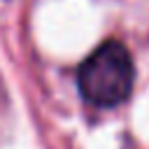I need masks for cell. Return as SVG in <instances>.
<instances>
[{
    "mask_svg": "<svg viewBox=\"0 0 149 149\" xmlns=\"http://www.w3.org/2000/svg\"><path fill=\"white\" fill-rule=\"evenodd\" d=\"M135 84V63L128 47L119 40L100 42L77 68V91L93 107L121 105Z\"/></svg>",
    "mask_w": 149,
    "mask_h": 149,
    "instance_id": "obj_1",
    "label": "cell"
}]
</instances>
